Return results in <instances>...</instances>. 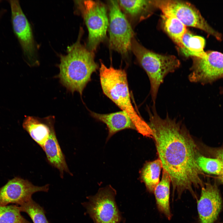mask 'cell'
Masks as SVG:
<instances>
[{"label": "cell", "instance_id": "44dd1931", "mask_svg": "<svg viewBox=\"0 0 223 223\" xmlns=\"http://www.w3.org/2000/svg\"><path fill=\"white\" fill-rule=\"evenodd\" d=\"M19 206L21 212L26 213L33 223H49L44 209L32 198Z\"/></svg>", "mask_w": 223, "mask_h": 223}, {"label": "cell", "instance_id": "4316f807", "mask_svg": "<svg viewBox=\"0 0 223 223\" xmlns=\"http://www.w3.org/2000/svg\"><path fill=\"white\" fill-rule=\"evenodd\" d=\"M219 178L221 182L223 184V176H219Z\"/></svg>", "mask_w": 223, "mask_h": 223}, {"label": "cell", "instance_id": "d6986e66", "mask_svg": "<svg viewBox=\"0 0 223 223\" xmlns=\"http://www.w3.org/2000/svg\"><path fill=\"white\" fill-rule=\"evenodd\" d=\"M162 165L158 159L147 162L142 169L141 177L147 190L153 193L160 182V176Z\"/></svg>", "mask_w": 223, "mask_h": 223}, {"label": "cell", "instance_id": "9c48e42d", "mask_svg": "<svg viewBox=\"0 0 223 223\" xmlns=\"http://www.w3.org/2000/svg\"><path fill=\"white\" fill-rule=\"evenodd\" d=\"M206 52L205 57H192L191 72L188 77L191 82L204 85L223 78V54L212 50Z\"/></svg>", "mask_w": 223, "mask_h": 223}, {"label": "cell", "instance_id": "8992f818", "mask_svg": "<svg viewBox=\"0 0 223 223\" xmlns=\"http://www.w3.org/2000/svg\"><path fill=\"white\" fill-rule=\"evenodd\" d=\"M151 2L155 7L161 10L162 14L173 16L186 27L199 29L218 41L222 40V34L213 28L199 11L191 3L180 0H151Z\"/></svg>", "mask_w": 223, "mask_h": 223}, {"label": "cell", "instance_id": "ffe728a7", "mask_svg": "<svg viewBox=\"0 0 223 223\" xmlns=\"http://www.w3.org/2000/svg\"><path fill=\"white\" fill-rule=\"evenodd\" d=\"M163 26L166 32L180 49L183 47L182 40L187 29L175 17L162 14Z\"/></svg>", "mask_w": 223, "mask_h": 223}, {"label": "cell", "instance_id": "30bf717a", "mask_svg": "<svg viewBox=\"0 0 223 223\" xmlns=\"http://www.w3.org/2000/svg\"><path fill=\"white\" fill-rule=\"evenodd\" d=\"M115 191L109 186L100 189L85 203L95 223H119L120 219L115 201Z\"/></svg>", "mask_w": 223, "mask_h": 223}, {"label": "cell", "instance_id": "e0dca14e", "mask_svg": "<svg viewBox=\"0 0 223 223\" xmlns=\"http://www.w3.org/2000/svg\"><path fill=\"white\" fill-rule=\"evenodd\" d=\"M171 183L168 174L165 171L163 170L161 179L155 187L153 192L159 211L169 220L171 219L172 216L169 203Z\"/></svg>", "mask_w": 223, "mask_h": 223}, {"label": "cell", "instance_id": "7a4b0ae2", "mask_svg": "<svg viewBox=\"0 0 223 223\" xmlns=\"http://www.w3.org/2000/svg\"><path fill=\"white\" fill-rule=\"evenodd\" d=\"M82 32L81 29L76 42L68 47L67 54L60 56L57 77L68 91L72 94L77 92L81 96L92 74L98 68L94 53L81 42Z\"/></svg>", "mask_w": 223, "mask_h": 223}, {"label": "cell", "instance_id": "7c38bea8", "mask_svg": "<svg viewBox=\"0 0 223 223\" xmlns=\"http://www.w3.org/2000/svg\"><path fill=\"white\" fill-rule=\"evenodd\" d=\"M222 205L219 191L216 183H206L202 187L197 208L199 223H214Z\"/></svg>", "mask_w": 223, "mask_h": 223}, {"label": "cell", "instance_id": "ba28073f", "mask_svg": "<svg viewBox=\"0 0 223 223\" xmlns=\"http://www.w3.org/2000/svg\"><path fill=\"white\" fill-rule=\"evenodd\" d=\"M11 20L14 33L20 45L24 60L30 66L39 62L32 28L18 0H10Z\"/></svg>", "mask_w": 223, "mask_h": 223}, {"label": "cell", "instance_id": "7402d4cb", "mask_svg": "<svg viewBox=\"0 0 223 223\" xmlns=\"http://www.w3.org/2000/svg\"><path fill=\"white\" fill-rule=\"evenodd\" d=\"M196 161L203 172L219 176H223V166L217 159L206 157L199 152L197 156Z\"/></svg>", "mask_w": 223, "mask_h": 223}, {"label": "cell", "instance_id": "8fae6325", "mask_svg": "<svg viewBox=\"0 0 223 223\" xmlns=\"http://www.w3.org/2000/svg\"><path fill=\"white\" fill-rule=\"evenodd\" d=\"M49 189V184L36 186L28 180L15 177L0 188V206L11 203L20 206L31 198L34 193L47 192Z\"/></svg>", "mask_w": 223, "mask_h": 223}, {"label": "cell", "instance_id": "6da1fadb", "mask_svg": "<svg viewBox=\"0 0 223 223\" xmlns=\"http://www.w3.org/2000/svg\"><path fill=\"white\" fill-rule=\"evenodd\" d=\"M148 112V124L162 168L170 177L173 197L176 193L180 198L183 192L188 190L196 198L193 187L203 186L200 177L203 172L196 161L199 152L195 142L181 122L168 116L161 117L154 105Z\"/></svg>", "mask_w": 223, "mask_h": 223}, {"label": "cell", "instance_id": "277c9868", "mask_svg": "<svg viewBox=\"0 0 223 223\" xmlns=\"http://www.w3.org/2000/svg\"><path fill=\"white\" fill-rule=\"evenodd\" d=\"M131 50L148 76L151 99L155 105L159 89L164 78L168 74L173 72L178 68L180 62L174 55L153 52L134 39L132 42Z\"/></svg>", "mask_w": 223, "mask_h": 223}, {"label": "cell", "instance_id": "2e32d148", "mask_svg": "<svg viewBox=\"0 0 223 223\" xmlns=\"http://www.w3.org/2000/svg\"><path fill=\"white\" fill-rule=\"evenodd\" d=\"M126 17L132 21H140L150 16L155 7L151 0H118Z\"/></svg>", "mask_w": 223, "mask_h": 223}, {"label": "cell", "instance_id": "52a82bcc", "mask_svg": "<svg viewBox=\"0 0 223 223\" xmlns=\"http://www.w3.org/2000/svg\"><path fill=\"white\" fill-rule=\"evenodd\" d=\"M108 29L110 47L122 55L131 50L134 32L118 0H110Z\"/></svg>", "mask_w": 223, "mask_h": 223}, {"label": "cell", "instance_id": "cb8c5ba5", "mask_svg": "<svg viewBox=\"0 0 223 223\" xmlns=\"http://www.w3.org/2000/svg\"><path fill=\"white\" fill-rule=\"evenodd\" d=\"M205 151L213 158L218 159L223 166V146L217 148L205 147Z\"/></svg>", "mask_w": 223, "mask_h": 223}, {"label": "cell", "instance_id": "484cf974", "mask_svg": "<svg viewBox=\"0 0 223 223\" xmlns=\"http://www.w3.org/2000/svg\"><path fill=\"white\" fill-rule=\"evenodd\" d=\"M220 93L221 94H223V87H220Z\"/></svg>", "mask_w": 223, "mask_h": 223}, {"label": "cell", "instance_id": "3957f363", "mask_svg": "<svg viewBox=\"0 0 223 223\" xmlns=\"http://www.w3.org/2000/svg\"><path fill=\"white\" fill-rule=\"evenodd\" d=\"M99 76L104 94L128 114L137 131L144 136L152 138V131L148 124L139 115L132 105L125 71L112 66L108 68L101 62Z\"/></svg>", "mask_w": 223, "mask_h": 223}, {"label": "cell", "instance_id": "5bb4252c", "mask_svg": "<svg viewBox=\"0 0 223 223\" xmlns=\"http://www.w3.org/2000/svg\"><path fill=\"white\" fill-rule=\"evenodd\" d=\"M42 149L50 164L59 170L61 178L64 172L72 175L56 138L54 125L51 128L49 138Z\"/></svg>", "mask_w": 223, "mask_h": 223}, {"label": "cell", "instance_id": "4fadbf2b", "mask_svg": "<svg viewBox=\"0 0 223 223\" xmlns=\"http://www.w3.org/2000/svg\"><path fill=\"white\" fill-rule=\"evenodd\" d=\"M55 120L53 116L43 118L26 116L22 126L32 138L43 149L49 136L51 128L54 125Z\"/></svg>", "mask_w": 223, "mask_h": 223}, {"label": "cell", "instance_id": "ac0fdd59", "mask_svg": "<svg viewBox=\"0 0 223 223\" xmlns=\"http://www.w3.org/2000/svg\"><path fill=\"white\" fill-rule=\"evenodd\" d=\"M182 48L180 50L186 57L202 58L207 56L204 50L205 39L202 37L193 35L187 30L182 40Z\"/></svg>", "mask_w": 223, "mask_h": 223}, {"label": "cell", "instance_id": "5b68a950", "mask_svg": "<svg viewBox=\"0 0 223 223\" xmlns=\"http://www.w3.org/2000/svg\"><path fill=\"white\" fill-rule=\"evenodd\" d=\"M88 31L87 48L94 53L106 38L109 20L105 6L98 1H75Z\"/></svg>", "mask_w": 223, "mask_h": 223}, {"label": "cell", "instance_id": "603a6c76", "mask_svg": "<svg viewBox=\"0 0 223 223\" xmlns=\"http://www.w3.org/2000/svg\"><path fill=\"white\" fill-rule=\"evenodd\" d=\"M18 205L0 206V223H31L20 213Z\"/></svg>", "mask_w": 223, "mask_h": 223}, {"label": "cell", "instance_id": "d4e9b609", "mask_svg": "<svg viewBox=\"0 0 223 223\" xmlns=\"http://www.w3.org/2000/svg\"><path fill=\"white\" fill-rule=\"evenodd\" d=\"M1 1L0 0V3ZM6 10L3 8H0V21L4 14L6 12Z\"/></svg>", "mask_w": 223, "mask_h": 223}, {"label": "cell", "instance_id": "9a60e30c", "mask_svg": "<svg viewBox=\"0 0 223 223\" xmlns=\"http://www.w3.org/2000/svg\"><path fill=\"white\" fill-rule=\"evenodd\" d=\"M91 114L94 118L107 125L109 132L108 138L116 132L123 129H131L136 130L129 115L123 111L106 114L91 112Z\"/></svg>", "mask_w": 223, "mask_h": 223}]
</instances>
